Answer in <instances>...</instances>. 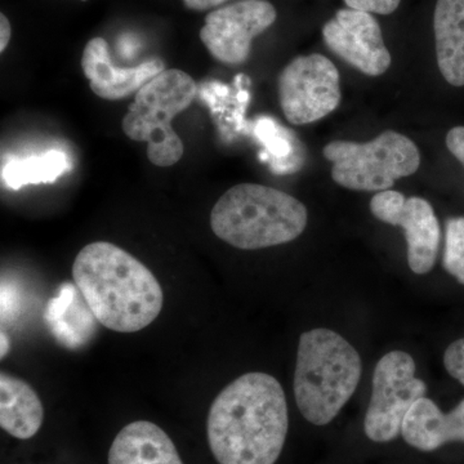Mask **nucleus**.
<instances>
[{
    "instance_id": "f257e3e1",
    "label": "nucleus",
    "mask_w": 464,
    "mask_h": 464,
    "mask_svg": "<svg viewBox=\"0 0 464 464\" xmlns=\"http://www.w3.org/2000/svg\"><path fill=\"white\" fill-rule=\"evenodd\" d=\"M288 427L282 384L273 375L252 372L232 381L212 402L208 441L219 464H275Z\"/></svg>"
},
{
    "instance_id": "f03ea898",
    "label": "nucleus",
    "mask_w": 464,
    "mask_h": 464,
    "mask_svg": "<svg viewBox=\"0 0 464 464\" xmlns=\"http://www.w3.org/2000/svg\"><path fill=\"white\" fill-rule=\"evenodd\" d=\"M72 277L94 319L110 331H142L163 308V289L155 275L108 241L88 244L78 253Z\"/></svg>"
},
{
    "instance_id": "7ed1b4c3",
    "label": "nucleus",
    "mask_w": 464,
    "mask_h": 464,
    "mask_svg": "<svg viewBox=\"0 0 464 464\" xmlns=\"http://www.w3.org/2000/svg\"><path fill=\"white\" fill-rule=\"evenodd\" d=\"M307 209L292 195L257 183L225 192L210 212L217 237L237 249L256 250L297 239L307 226Z\"/></svg>"
},
{
    "instance_id": "20e7f679",
    "label": "nucleus",
    "mask_w": 464,
    "mask_h": 464,
    "mask_svg": "<svg viewBox=\"0 0 464 464\" xmlns=\"http://www.w3.org/2000/svg\"><path fill=\"white\" fill-rule=\"evenodd\" d=\"M362 369L359 353L338 333L304 332L293 382L299 411L315 426L331 423L355 392Z\"/></svg>"
},
{
    "instance_id": "39448f33",
    "label": "nucleus",
    "mask_w": 464,
    "mask_h": 464,
    "mask_svg": "<svg viewBox=\"0 0 464 464\" xmlns=\"http://www.w3.org/2000/svg\"><path fill=\"white\" fill-rule=\"evenodd\" d=\"M197 93V82L188 72L170 69L151 79L134 96L121 130L128 139L148 143V158L154 166L172 167L181 160L185 148L172 121L191 105Z\"/></svg>"
},
{
    "instance_id": "423d86ee",
    "label": "nucleus",
    "mask_w": 464,
    "mask_h": 464,
    "mask_svg": "<svg viewBox=\"0 0 464 464\" xmlns=\"http://www.w3.org/2000/svg\"><path fill=\"white\" fill-rule=\"evenodd\" d=\"M323 154L333 163V179L355 191L390 190L396 179L411 176L420 166L415 143L393 130L365 143L331 142Z\"/></svg>"
},
{
    "instance_id": "0eeeda50",
    "label": "nucleus",
    "mask_w": 464,
    "mask_h": 464,
    "mask_svg": "<svg viewBox=\"0 0 464 464\" xmlns=\"http://www.w3.org/2000/svg\"><path fill=\"white\" fill-rule=\"evenodd\" d=\"M415 371L413 357L404 351H391L378 362L364 420L365 435L372 441L398 438L411 406L426 396V383L415 377Z\"/></svg>"
},
{
    "instance_id": "6e6552de",
    "label": "nucleus",
    "mask_w": 464,
    "mask_h": 464,
    "mask_svg": "<svg viewBox=\"0 0 464 464\" xmlns=\"http://www.w3.org/2000/svg\"><path fill=\"white\" fill-rule=\"evenodd\" d=\"M279 100L289 123L311 124L325 118L341 102L337 67L322 54L295 58L279 76Z\"/></svg>"
},
{
    "instance_id": "1a4fd4ad",
    "label": "nucleus",
    "mask_w": 464,
    "mask_h": 464,
    "mask_svg": "<svg viewBox=\"0 0 464 464\" xmlns=\"http://www.w3.org/2000/svg\"><path fill=\"white\" fill-rule=\"evenodd\" d=\"M267 0H239L217 8L206 17L200 39L218 63L237 66L248 60L252 42L276 21Z\"/></svg>"
},
{
    "instance_id": "9d476101",
    "label": "nucleus",
    "mask_w": 464,
    "mask_h": 464,
    "mask_svg": "<svg viewBox=\"0 0 464 464\" xmlns=\"http://www.w3.org/2000/svg\"><path fill=\"white\" fill-rule=\"evenodd\" d=\"M375 218L405 231L408 244V264L414 274L424 275L432 270L438 259L441 231L438 217L429 201L411 197L406 199L399 191L378 192L371 200Z\"/></svg>"
},
{
    "instance_id": "9b49d317",
    "label": "nucleus",
    "mask_w": 464,
    "mask_h": 464,
    "mask_svg": "<svg viewBox=\"0 0 464 464\" xmlns=\"http://www.w3.org/2000/svg\"><path fill=\"white\" fill-rule=\"evenodd\" d=\"M324 42L333 53L369 76H380L391 66L380 24L372 14L341 9L323 27Z\"/></svg>"
},
{
    "instance_id": "f8f14e48",
    "label": "nucleus",
    "mask_w": 464,
    "mask_h": 464,
    "mask_svg": "<svg viewBox=\"0 0 464 464\" xmlns=\"http://www.w3.org/2000/svg\"><path fill=\"white\" fill-rule=\"evenodd\" d=\"M81 63L92 92L108 101L123 100L136 94L143 85L166 70L160 58H151L136 66H116L108 43L100 36L87 43Z\"/></svg>"
},
{
    "instance_id": "ddd939ff",
    "label": "nucleus",
    "mask_w": 464,
    "mask_h": 464,
    "mask_svg": "<svg viewBox=\"0 0 464 464\" xmlns=\"http://www.w3.org/2000/svg\"><path fill=\"white\" fill-rule=\"evenodd\" d=\"M402 438L411 447L433 451L451 441L464 442V400L444 414L432 400H418L405 417Z\"/></svg>"
},
{
    "instance_id": "4468645a",
    "label": "nucleus",
    "mask_w": 464,
    "mask_h": 464,
    "mask_svg": "<svg viewBox=\"0 0 464 464\" xmlns=\"http://www.w3.org/2000/svg\"><path fill=\"white\" fill-rule=\"evenodd\" d=\"M109 464H183L172 440L148 420L127 424L109 450Z\"/></svg>"
},
{
    "instance_id": "2eb2a0df",
    "label": "nucleus",
    "mask_w": 464,
    "mask_h": 464,
    "mask_svg": "<svg viewBox=\"0 0 464 464\" xmlns=\"http://www.w3.org/2000/svg\"><path fill=\"white\" fill-rule=\"evenodd\" d=\"M440 72L454 87L464 85V0H438L433 16Z\"/></svg>"
},
{
    "instance_id": "dca6fc26",
    "label": "nucleus",
    "mask_w": 464,
    "mask_h": 464,
    "mask_svg": "<svg viewBox=\"0 0 464 464\" xmlns=\"http://www.w3.org/2000/svg\"><path fill=\"white\" fill-rule=\"evenodd\" d=\"M44 408L38 393L27 382L0 375V426L20 440L32 439L41 430Z\"/></svg>"
},
{
    "instance_id": "f3484780",
    "label": "nucleus",
    "mask_w": 464,
    "mask_h": 464,
    "mask_svg": "<svg viewBox=\"0 0 464 464\" xmlns=\"http://www.w3.org/2000/svg\"><path fill=\"white\" fill-rule=\"evenodd\" d=\"M72 169L65 152L52 150L38 157L14 159L3 168V181L8 188L20 190L23 186L52 183Z\"/></svg>"
},
{
    "instance_id": "a211bd4d",
    "label": "nucleus",
    "mask_w": 464,
    "mask_h": 464,
    "mask_svg": "<svg viewBox=\"0 0 464 464\" xmlns=\"http://www.w3.org/2000/svg\"><path fill=\"white\" fill-rule=\"evenodd\" d=\"M442 265L451 276L464 285V217L447 221Z\"/></svg>"
},
{
    "instance_id": "6ab92c4d",
    "label": "nucleus",
    "mask_w": 464,
    "mask_h": 464,
    "mask_svg": "<svg viewBox=\"0 0 464 464\" xmlns=\"http://www.w3.org/2000/svg\"><path fill=\"white\" fill-rule=\"evenodd\" d=\"M256 132L259 139L266 142V148L270 151V155L276 158L289 157L292 145L285 136L277 132L276 124H274V121L264 119L259 121Z\"/></svg>"
},
{
    "instance_id": "aec40b11",
    "label": "nucleus",
    "mask_w": 464,
    "mask_h": 464,
    "mask_svg": "<svg viewBox=\"0 0 464 464\" xmlns=\"http://www.w3.org/2000/svg\"><path fill=\"white\" fill-rule=\"evenodd\" d=\"M444 365L448 373L464 386V338L453 342L445 351Z\"/></svg>"
},
{
    "instance_id": "412c9836",
    "label": "nucleus",
    "mask_w": 464,
    "mask_h": 464,
    "mask_svg": "<svg viewBox=\"0 0 464 464\" xmlns=\"http://www.w3.org/2000/svg\"><path fill=\"white\" fill-rule=\"evenodd\" d=\"M348 8L369 14H391L399 8L401 0H344Z\"/></svg>"
},
{
    "instance_id": "4be33fe9",
    "label": "nucleus",
    "mask_w": 464,
    "mask_h": 464,
    "mask_svg": "<svg viewBox=\"0 0 464 464\" xmlns=\"http://www.w3.org/2000/svg\"><path fill=\"white\" fill-rule=\"evenodd\" d=\"M447 146L449 151L460 161L464 167V127H456L448 133Z\"/></svg>"
},
{
    "instance_id": "5701e85b",
    "label": "nucleus",
    "mask_w": 464,
    "mask_h": 464,
    "mask_svg": "<svg viewBox=\"0 0 464 464\" xmlns=\"http://www.w3.org/2000/svg\"><path fill=\"white\" fill-rule=\"evenodd\" d=\"M226 2H228V0H183L186 7L198 12L219 7V5H225Z\"/></svg>"
},
{
    "instance_id": "b1692460",
    "label": "nucleus",
    "mask_w": 464,
    "mask_h": 464,
    "mask_svg": "<svg viewBox=\"0 0 464 464\" xmlns=\"http://www.w3.org/2000/svg\"><path fill=\"white\" fill-rule=\"evenodd\" d=\"M12 27L5 14H0V52H5L11 41Z\"/></svg>"
},
{
    "instance_id": "393cba45",
    "label": "nucleus",
    "mask_w": 464,
    "mask_h": 464,
    "mask_svg": "<svg viewBox=\"0 0 464 464\" xmlns=\"http://www.w3.org/2000/svg\"><path fill=\"white\" fill-rule=\"evenodd\" d=\"M9 346L8 338L5 337V333H2V357L7 353Z\"/></svg>"
},
{
    "instance_id": "a878e982",
    "label": "nucleus",
    "mask_w": 464,
    "mask_h": 464,
    "mask_svg": "<svg viewBox=\"0 0 464 464\" xmlns=\"http://www.w3.org/2000/svg\"><path fill=\"white\" fill-rule=\"evenodd\" d=\"M82 2H87V0H82Z\"/></svg>"
}]
</instances>
